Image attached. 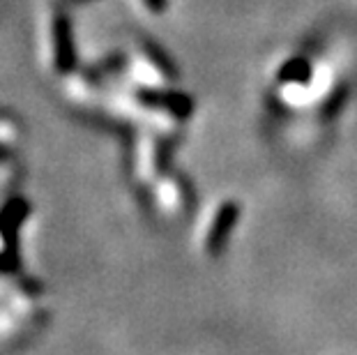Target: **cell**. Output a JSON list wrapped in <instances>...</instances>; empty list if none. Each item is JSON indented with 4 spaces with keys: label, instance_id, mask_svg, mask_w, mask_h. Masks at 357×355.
I'll return each mask as SVG.
<instances>
[{
    "label": "cell",
    "instance_id": "5",
    "mask_svg": "<svg viewBox=\"0 0 357 355\" xmlns=\"http://www.w3.org/2000/svg\"><path fill=\"white\" fill-rule=\"evenodd\" d=\"M146 51L150 54V58L155 60V65L159 67V70H162V72L166 74V77H169V79L176 77V74H178V72H176V67L171 65V60H169V56L164 54V51H159L153 42H148V44H146Z\"/></svg>",
    "mask_w": 357,
    "mask_h": 355
},
{
    "label": "cell",
    "instance_id": "6",
    "mask_svg": "<svg viewBox=\"0 0 357 355\" xmlns=\"http://www.w3.org/2000/svg\"><path fill=\"white\" fill-rule=\"evenodd\" d=\"M148 3V7L153 12H164L166 10V0H146Z\"/></svg>",
    "mask_w": 357,
    "mask_h": 355
},
{
    "label": "cell",
    "instance_id": "4",
    "mask_svg": "<svg viewBox=\"0 0 357 355\" xmlns=\"http://www.w3.org/2000/svg\"><path fill=\"white\" fill-rule=\"evenodd\" d=\"M311 79V65L305 58H293L279 70L281 83H307Z\"/></svg>",
    "mask_w": 357,
    "mask_h": 355
},
{
    "label": "cell",
    "instance_id": "7",
    "mask_svg": "<svg viewBox=\"0 0 357 355\" xmlns=\"http://www.w3.org/2000/svg\"><path fill=\"white\" fill-rule=\"evenodd\" d=\"M67 5H77V3H86V0H65Z\"/></svg>",
    "mask_w": 357,
    "mask_h": 355
},
{
    "label": "cell",
    "instance_id": "1",
    "mask_svg": "<svg viewBox=\"0 0 357 355\" xmlns=\"http://www.w3.org/2000/svg\"><path fill=\"white\" fill-rule=\"evenodd\" d=\"M238 219H240V203L226 201L224 206L217 210V217H215V222H212V229L208 233V252L212 256H219L224 252V247L229 243Z\"/></svg>",
    "mask_w": 357,
    "mask_h": 355
},
{
    "label": "cell",
    "instance_id": "3",
    "mask_svg": "<svg viewBox=\"0 0 357 355\" xmlns=\"http://www.w3.org/2000/svg\"><path fill=\"white\" fill-rule=\"evenodd\" d=\"M56 60H58V67L63 72L72 70L74 67V49H72V33H70V24L67 19L60 17L56 21Z\"/></svg>",
    "mask_w": 357,
    "mask_h": 355
},
{
    "label": "cell",
    "instance_id": "2",
    "mask_svg": "<svg viewBox=\"0 0 357 355\" xmlns=\"http://www.w3.org/2000/svg\"><path fill=\"white\" fill-rule=\"evenodd\" d=\"M143 100L148 104H155V107L171 111L173 116H178V118L192 116V111H194V102L189 100L187 95H180V93H146Z\"/></svg>",
    "mask_w": 357,
    "mask_h": 355
}]
</instances>
